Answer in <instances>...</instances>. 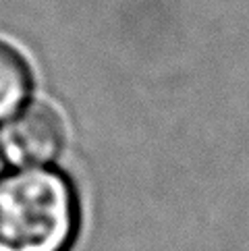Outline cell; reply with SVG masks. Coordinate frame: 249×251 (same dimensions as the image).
<instances>
[{"label": "cell", "mask_w": 249, "mask_h": 251, "mask_svg": "<svg viewBox=\"0 0 249 251\" xmlns=\"http://www.w3.org/2000/svg\"><path fill=\"white\" fill-rule=\"evenodd\" d=\"M31 87V75L25 58L11 44L0 40V123L21 110Z\"/></svg>", "instance_id": "obj_3"}, {"label": "cell", "mask_w": 249, "mask_h": 251, "mask_svg": "<svg viewBox=\"0 0 249 251\" xmlns=\"http://www.w3.org/2000/svg\"><path fill=\"white\" fill-rule=\"evenodd\" d=\"M79 230V200L54 168L0 175V251H69Z\"/></svg>", "instance_id": "obj_1"}, {"label": "cell", "mask_w": 249, "mask_h": 251, "mask_svg": "<svg viewBox=\"0 0 249 251\" xmlns=\"http://www.w3.org/2000/svg\"><path fill=\"white\" fill-rule=\"evenodd\" d=\"M62 146L65 125L60 114L46 102L27 104L0 131V151L13 166H44L60 154Z\"/></svg>", "instance_id": "obj_2"}]
</instances>
